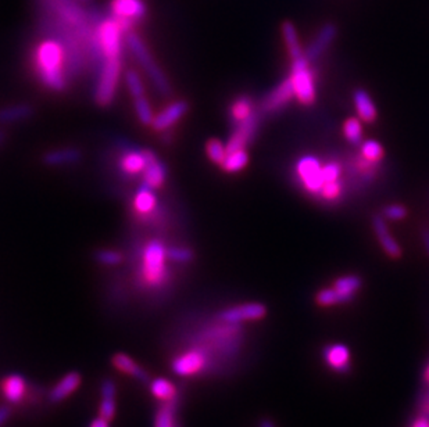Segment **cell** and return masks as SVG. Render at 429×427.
I'll return each instance as SVG.
<instances>
[{
	"instance_id": "6da1fadb",
	"label": "cell",
	"mask_w": 429,
	"mask_h": 427,
	"mask_svg": "<svg viewBox=\"0 0 429 427\" xmlns=\"http://www.w3.org/2000/svg\"><path fill=\"white\" fill-rule=\"evenodd\" d=\"M34 74L43 88L64 92L68 87L67 50L59 39H45L34 49Z\"/></svg>"
},
{
	"instance_id": "7a4b0ae2",
	"label": "cell",
	"mask_w": 429,
	"mask_h": 427,
	"mask_svg": "<svg viewBox=\"0 0 429 427\" xmlns=\"http://www.w3.org/2000/svg\"><path fill=\"white\" fill-rule=\"evenodd\" d=\"M167 245L160 239H151L139 251L138 285L147 290L161 289L169 279L167 268Z\"/></svg>"
},
{
	"instance_id": "3957f363",
	"label": "cell",
	"mask_w": 429,
	"mask_h": 427,
	"mask_svg": "<svg viewBox=\"0 0 429 427\" xmlns=\"http://www.w3.org/2000/svg\"><path fill=\"white\" fill-rule=\"evenodd\" d=\"M124 32L120 21L114 17L103 19L98 23L95 42L103 61L107 58H121Z\"/></svg>"
},
{
	"instance_id": "277c9868",
	"label": "cell",
	"mask_w": 429,
	"mask_h": 427,
	"mask_svg": "<svg viewBox=\"0 0 429 427\" xmlns=\"http://www.w3.org/2000/svg\"><path fill=\"white\" fill-rule=\"evenodd\" d=\"M121 68V58H107L102 63L94 92V99L98 106L107 107L113 103L118 89Z\"/></svg>"
},
{
	"instance_id": "5b68a950",
	"label": "cell",
	"mask_w": 429,
	"mask_h": 427,
	"mask_svg": "<svg viewBox=\"0 0 429 427\" xmlns=\"http://www.w3.org/2000/svg\"><path fill=\"white\" fill-rule=\"evenodd\" d=\"M125 41H127V45L131 49L132 54L135 56L136 61L140 64V67L145 69L146 75L149 76V79L154 85V88L157 89V92L163 96H168L171 94L169 83H168L165 75L163 74V71L160 69V67L153 60L151 54L149 53V50L145 46V43L142 42V39L136 34L128 32Z\"/></svg>"
},
{
	"instance_id": "8992f818",
	"label": "cell",
	"mask_w": 429,
	"mask_h": 427,
	"mask_svg": "<svg viewBox=\"0 0 429 427\" xmlns=\"http://www.w3.org/2000/svg\"><path fill=\"white\" fill-rule=\"evenodd\" d=\"M362 286H363L362 278L357 275L342 276L335 281L333 286L320 290L315 296V301L321 307L346 304L356 297Z\"/></svg>"
},
{
	"instance_id": "52a82bcc",
	"label": "cell",
	"mask_w": 429,
	"mask_h": 427,
	"mask_svg": "<svg viewBox=\"0 0 429 427\" xmlns=\"http://www.w3.org/2000/svg\"><path fill=\"white\" fill-rule=\"evenodd\" d=\"M308 63L310 61L306 58V56L292 60L289 76L295 89V98L303 106H313L317 96L314 75Z\"/></svg>"
},
{
	"instance_id": "ba28073f",
	"label": "cell",
	"mask_w": 429,
	"mask_h": 427,
	"mask_svg": "<svg viewBox=\"0 0 429 427\" xmlns=\"http://www.w3.org/2000/svg\"><path fill=\"white\" fill-rule=\"evenodd\" d=\"M296 174L302 186L314 197L320 193L324 178H322V164L314 155H304L296 164Z\"/></svg>"
},
{
	"instance_id": "9c48e42d",
	"label": "cell",
	"mask_w": 429,
	"mask_h": 427,
	"mask_svg": "<svg viewBox=\"0 0 429 427\" xmlns=\"http://www.w3.org/2000/svg\"><path fill=\"white\" fill-rule=\"evenodd\" d=\"M209 358L198 349H191L177 355L171 362V369L181 377L198 376L209 368Z\"/></svg>"
},
{
	"instance_id": "30bf717a",
	"label": "cell",
	"mask_w": 429,
	"mask_h": 427,
	"mask_svg": "<svg viewBox=\"0 0 429 427\" xmlns=\"http://www.w3.org/2000/svg\"><path fill=\"white\" fill-rule=\"evenodd\" d=\"M110 12L117 19L125 32L136 21H142L146 16V5L143 0H112Z\"/></svg>"
},
{
	"instance_id": "8fae6325",
	"label": "cell",
	"mask_w": 429,
	"mask_h": 427,
	"mask_svg": "<svg viewBox=\"0 0 429 427\" xmlns=\"http://www.w3.org/2000/svg\"><path fill=\"white\" fill-rule=\"evenodd\" d=\"M266 315H267L266 305H263L260 303H247V304L235 305V307H231V308L221 311L218 314L217 319L227 322V323L242 325L244 322L260 320Z\"/></svg>"
},
{
	"instance_id": "7c38bea8",
	"label": "cell",
	"mask_w": 429,
	"mask_h": 427,
	"mask_svg": "<svg viewBox=\"0 0 429 427\" xmlns=\"http://www.w3.org/2000/svg\"><path fill=\"white\" fill-rule=\"evenodd\" d=\"M295 98V89L291 78L284 79L277 88H274L260 103L259 110L262 114H275L284 110Z\"/></svg>"
},
{
	"instance_id": "4fadbf2b",
	"label": "cell",
	"mask_w": 429,
	"mask_h": 427,
	"mask_svg": "<svg viewBox=\"0 0 429 427\" xmlns=\"http://www.w3.org/2000/svg\"><path fill=\"white\" fill-rule=\"evenodd\" d=\"M260 111H254L249 118L233 127L232 135L227 142V151H235L244 149L249 143L254 140V136L259 129Z\"/></svg>"
},
{
	"instance_id": "5bb4252c",
	"label": "cell",
	"mask_w": 429,
	"mask_h": 427,
	"mask_svg": "<svg viewBox=\"0 0 429 427\" xmlns=\"http://www.w3.org/2000/svg\"><path fill=\"white\" fill-rule=\"evenodd\" d=\"M378 164L364 158L362 154L348 164V179L360 188L368 186L377 179Z\"/></svg>"
},
{
	"instance_id": "9a60e30c",
	"label": "cell",
	"mask_w": 429,
	"mask_h": 427,
	"mask_svg": "<svg viewBox=\"0 0 429 427\" xmlns=\"http://www.w3.org/2000/svg\"><path fill=\"white\" fill-rule=\"evenodd\" d=\"M146 164H147V160L145 155V150L125 146L120 155L118 168L124 177L134 178V177L143 174Z\"/></svg>"
},
{
	"instance_id": "2e32d148",
	"label": "cell",
	"mask_w": 429,
	"mask_h": 427,
	"mask_svg": "<svg viewBox=\"0 0 429 427\" xmlns=\"http://www.w3.org/2000/svg\"><path fill=\"white\" fill-rule=\"evenodd\" d=\"M188 109L189 106L185 100H177L174 103H171L164 110H161L157 116H154V120L150 127L153 128V131L165 132L187 114Z\"/></svg>"
},
{
	"instance_id": "e0dca14e",
	"label": "cell",
	"mask_w": 429,
	"mask_h": 427,
	"mask_svg": "<svg viewBox=\"0 0 429 427\" xmlns=\"http://www.w3.org/2000/svg\"><path fill=\"white\" fill-rule=\"evenodd\" d=\"M143 150H145V155L147 160L146 168L142 174L143 185H146L147 188L153 190L160 189L167 179V166L164 162H161L157 158V155L151 150H147V149H143Z\"/></svg>"
},
{
	"instance_id": "ac0fdd59",
	"label": "cell",
	"mask_w": 429,
	"mask_h": 427,
	"mask_svg": "<svg viewBox=\"0 0 429 427\" xmlns=\"http://www.w3.org/2000/svg\"><path fill=\"white\" fill-rule=\"evenodd\" d=\"M336 35H337V28L333 23L324 24L321 27V30L317 32V35L313 39V42L310 43V46L307 47V50L304 52L306 58L310 63L320 58L328 50V47L333 43Z\"/></svg>"
},
{
	"instance_id": "d6986e66",
	"label": "cell",
	"mask_w": 429,
	"mask_h": 427,
	"mask_svg": "<svg viewBox=\"0 0 429 427\" xmlns=\"http://www.w3.org/2000/svg\"><path fill=\"white\" fill-rule=\"evenodd\" d=\"M132 208H134V212L142 221L143 219L154 221L158 206H157V197H156L153 189L143 185L139 190H136L134 200H132Z\"/></svg>"
},
{
	"instance_id": "ffe728a7",
	"label": "cell",
	"mask_w": 429,
	"mask_h": 427,
	"mask_svg": "<svg viewBox=\"0 0 429 427\" xmlns=\"http://www.w3.org/2000/svg\"><path fill=\"white\" fill-rule=\"evenodd\" d=\"M373 229H374V233L382 247V250L389 255L390 259H400L401 257V248L399 245V243L395 240V237L392 236L388 225H386V221L382 215L377 214L373 217Z\"/></svg>"
},
{
	"instance_id": "44dd1931",
	"label": "cell",
	"mask_w": 429,
	"mask_h": 427,
	"mask_svg": "<svg viewBox=\"0 0 429 427\" xmlns=\"http://www.w3.org/2000/svg\"><path fill=\"white\" fill-rule=\"evenodd\" d=\"M324 360L326 365L337 373H348L352 368L350 351L345 344H329L325 347Z\"/></svg>"
},
{
	"instance_id": "7402d4cb",
	"label": "cell",
	"mask_w": 429,
	"mask_h": 427,
	"mask_svg": "<svg viewBox=\"0 0 429 427\" xmlns=\"http://www.w3.org/2000/svg\"><path fill=\"white\" fill-rule=\"evenodd\" d=\"M82 382V376L78 372H70L63 376L56 386L49 391V401L52 404H59L75 393Z\"/></svg>"
},
{
	"instance_id": "603a6c76",
	"label": "cell",
	"mask_w": 429,
	"mask_h": 427,
	"mask_svg": "<svg viewBox=\"0 0 429 427\" xmlns=\"http://www.w3.org/2000/svg\"><path fill=\"white\" fill-rule=\"evenodd\" d=\"M112 364L121 373L132 376L134 379H136L140 383H150L149 373L139 364H136L129 355H127L124 353H117L113 355Z\"/></svg>"
},
{
	"instance_id": "cb8c5ba5",
	"label": "cell",
	"mask_w": 429,
	"mask_h": 427,
	"mask_svg": "<svg viewBox=\"0 0 429 427\" xmlns=\"http://www.w3.org/2000/svg\"><path fill=\"white\" fill-rule=\"evenodd\" d=\"M2 393L8 402L20 404L27 394V380L23 375H9L2 383Z\"/></svg>"
},
{
	"instance_id": "d4e9b609",
	"label": "cell",
	"mask_w": 429,
	"mask_h": 427,
	"mask_svg": "<svg viewBox=\"0 0 429 427\" xmlns=\"http://www.w3.org/2000/svg\"><path fill=\"white\" fill-rule=\"evenodd\" d=\"M82 154L78 149L65 147V149H56L48 151L43 155V162L49 166H63V165H72L81 160Z\"/></svg>"
},
{
	"instance_id": "484cf974",
	"label": "cell",
	"mask_w": 429,
	"mask_h": 427,
	"mask_svg": "<svg viewBox=\"0 0 429 427\" xmlns=\"http://www.w3.org/2000/svg\"><path fill=\"white\" fill-rule=\"evenodd\" d=\"M355 107L357 111V116L364 122H374L377 120V107L371 99V96L364 89H357L353 95Z\"/></svg>"
},
{
	"instance_id": "4316f807",
	"label": "cell",
	"mask_w": 429,
	"mask_h": 427,
	"mask_svg": "<svg viewBox=\"0 0 429 427\" xmlns=\"http://www.w3.org/2000/svg\"><path fill=\"white\" fill-rule=\"evenodd\" d=\"M255 111V107H254V102L246 96V95H242L239 98H236L229 109H228V114H229V121L232 122V125H238L240 124L242 121H244L246 118H249L253 113Z\"/></svg>"
},
{
	"instance_id": "83f0119b",
	"label": "cell",
	"mask_w": 429,
	"mask_h": 427,
	"mask_svg": "<svg viewBox=\"0 0 429 427\" xmlns=\"http://www.w3.org/2000/svg\"><path fill=\"white\" fill-rule=\"evenodd\" d=\"M281 32H282V39L285 42V46H286V50H288L291 58L295 60V58L304 56V52L302 49L295 24L292 21H284L282 27H281Z\"/></svg>"
},
{
	"instance_id": "f1b7e54d",
	"label": "cell",
	"mask_w": 429,
	"mask_h": 427,
	"mask_svg": "<svg viewBox=\"0 0 429 427\" xmlns=\"http://www.w3.org/2000/svg\"><path fill=\"white\" fill-rule=\"evenodd\" d=\"M150 393L156 399L161 402L173 401L178 398V391H177L176 384L165 377H157V379L150 380Z\"/></svg>"
},
{
	"instance_id": "f546056e",
	"label": "cell",
	"mask_w": 429,
	"mask_h": 427,
	"mask_svg": "<svg viewBox=\"0 0 429 427\" xmlns=\"http://www.w3.org/2000/svg\"><path fill=\"white\" fill-rule=\"evenodd\" d=\"M34 114V107L31 105H14L0 109V124H14L25 121Z\"/></svg>"
},
{
	"instance_id": "4dcf8cb0",
	"label": "cell",
	"mask_w": 429,
	"mask_h": 427,
	"mask_svg": "<svg viewBox=\"0 0 429 427\" xmlns=\"http://www.w3.org/2000/svg\"><path fill=\"white\" fill-rule=\"evenodd\" d=\"M177 401H178V398H176L173 401L163 402V405L156 412L154 427H177L178 426L176 421Z\"/></svg>"
},
{
	"instance_id": "1f68e13d",
	"label": "cell",
	"mask_w": 429,
	"mask_h": 427,
	"mask_svg": "<svg viewBox=\"0 0 429 427\" xmlns=\"http://www.w3.org/2000/svg\"><path fill=\"white\" fill-rule=\"evenodd\" d=\"M247 162H249V154L244 149H240L235 151H228L227 157L224 158L221 164V168L228 174H235L244 169Z\"/></svg>"
},
{
	"instance_id": "d6a6232c",
	"label": "cell",
	"mask_w": 429,
	"mask_h": 427,
	"mask_svg": "<svg viewBox=\"0 0 429 427\" xmlns=\"http://www.w3.org/2000/svg\"><path fill=\"white\" fill-rule=\"evenodd\" d=\"M343 133L349 143L359 146L363 143V127L360 118H348L343 124Z\"/></svg>"
},
{
	"instance_id": "836d02e7",
	"label": "cell",
	"mask_w": 429,
	"mask_h": 427,
	"mask_svg": "<svg viewBox=\"0 0 429 427\" xmlns=\"http://www.w3.org/2000/svg\"><path fill=\"white\" fill-rule=\"evenodd\" d=\"M343 193V182L342 179L333 181V182H325L317 195V199L328 203H335L339 201Z\"/></svg>"
},
{
	"instance_id": "e575fe53",
	"label": "cell",
	"mask_w": 429,
	"mask_h": 427,
	"mask_svg": "<svg viewBox=\"0 0 429 427\" xmlns=\"http://www.w3.org/2000/svg\"><path fill=\"white\" fill-rule=\"evenodd\" d=\"M167 259L168 261L176 263V264H189L193 261L195 254L188 247L171 245V247H167Z\"/></svg>"
},
{
	"instance_id": "d590c367",
	"label": "cell",
	"mask_w": 429,
	"mask_h": 427,
	"mask_svg": "<svg viewBox=\"0 0 429 427\" xmlns=\"http://www.w3.org/2000/svg\"><path fill=\"white\" fill-rule=\"evenodd\" d=\"M125 83H127L128 92L134 98V100L145 96V88H143L140 75L135 69L129 68L125 71Z\"/></svg>"
},
{
	"instance_id": "8d00e7d4",
	"label": "cell",
	"mask_w": 429,
	"mask_h": 427,
	"mask_svg": "<svg viewBox=\"0 0 429 427\" xmlns=\"http://www.w3.org/2000/svg\"><path fill=\"white\" fill-rule=\"evenodd\" d=\"M360 154L373 162H381L385 151H384V147L381 146L379 142L370 139V140H366L362 143Z\"/></svg>"
},
{
	"instance_id": "74e56055",
	"label": "cell",
	"mask_w": 429,
	"mask_h": 427,
	"mask_svg": "<svg viewBox=\"0 0 429 427\" xmlns=\"http://www.w3.org/2000/svg\"><path fill=\"white\" fill-rule=\"evenodd\" d=\"M206 153L211 162L221 165L224 158L227 157V144H224L218 139H210L206 144Z\"/></svg>"
},
{
	"instance_id": "f35d334b",
	"label": "cell",
	"mask_w": 429,
	"mask_h": 427,
	"mask_svg": "<svg viewBox=\"0 0 429 427\" xmlns=\"http://www.w3.org/2000/svg\"><path fill=\"white\" fill-rule=\"evenodd\" d=\"M135 111H136V117L142 125H151V122L154 120V114H153V110H151L149 100L145 96L135 99Z\"/></svg>"
},
{
	"instance_id": "ab89813d",
	"label": "cell",
	"mask_w": 429,
	"mask_h": 427,
	"mask_svg": "<svg viewBox=\"0 0 429 427\" xmlns=\"http://www.w3.org/2000/svg\"><path fill=\"white\" fill-rule=\"evenodd\" d=\"M95 260L105 267H117L123 263V254L116 250H99L95 252Z\"/></svg>"
},
{
	"instance_id": "60d3db41",
	"label": "cell",
	"mask_w": 429,
	"mask_h": 427,
	"mask_svg": "<svg viewBox=\"0 0 429 427\" xmlns=\"http://www.w3.org/2000/svg\"><path fill=\"white\" fill-rule=\"evenodd\" d=\"M117 412V397H101L99 416L112 421Z\"/></svg>"
},
{
	"instance_id": "b9f144b4",
	"label": "cell",
	"mask_w": 429,
	"mask_h": 427,
	"mask_svg": "<svg viewBox=\"0 0 429 427\" xmlns=\"http://www.w3.org/2000/svg\"><path fill=\"white\" fill-rule=\"evenodd\" d=\"M343 174V168L339 162L336 161H329L326 164L322 165V178H324V184L325 182H333L340 179Z\"/></svg>"
},
{
	"instance_id": "7bdbcfd3",
	"label": "cell",
	"mask_w": 429,
	"mask_h": 427,
	"mask_svg": "<svg viewBox=\"0 0 429 427\" xmlns=\"http://www.w3.org/2000/svg\"><path fill=\"white\" fill-rule=\"evenodd\" d=\"M382 217L390 221H401L407 217V208L401 204H389L384 207Z\"/></svg>"
},
{
	"instance_id": "ee69618b",
	"label": "cell",
	"mask_w": 429,
	"mask_h": 427,
	"mask_svg": "<svg viewBox=\"0 0 429 427\" xmlns=\"http://www.w3.org/2000/svg\"><path fill=\"white\" fill-rule=\"evenodd\" d=\"M419 413L429 417V388L423 393L422 398H421V405H419Z\"/></svg>"
},
{
	"instance_id": "f6af8a7d",
	"label": "cell",
	"mask_w": 429,
	"mask_h": 427,
	"mask_svg": "<svg viewBox=\"0 0 429 427\" xmlns=\"http://www.w3.org/2000/svg\"><path fill=\"white\" fill-rule=\"evenodd\" d=\"M10 415H12V409L9 406H6V405L0 406V427H2L9 420Z\"/></svg>"
},
{
	"instance_id": "bcb514c9",
	"label": "cell",
	"mask_w": 429,
	"mask_h": 427,
	"mask_svg": "<svg viewBox=\"0 0 429 427\" xmlns=\"http://www.w3.org/2000/svg\"><path fill=\"white\" fill-rule=\"evenodd\" d=\"M421 240H422V244H423V250H425V252L428 254V257H429V229L428 228H423L421 230Z\"/></svg>"
},
{
	"instance_id": "7dc6e473",
	"label": "cell",
	"mask_w": 429,
	"mask_h": 427,
	"mask_svg": "<svg viewBox=\"0 0 429 427\" xmlns=\"http://www.w3.org/2000/svg\"><path fill=\"white\" fill-rule=\"evenodd\" d=\"M411 427H429V417L419 415L411 424Z\"/></svg>"
},
{
	"instance_id": "c3c4849f",
	"label": "cell",
	"mask_w": 429,
	"mask_h": 427,
	"mask_svg": "<svg viewBox=\"0 0 429 427\" xmlns=\"http://www.w3.org/2000/svg\"><path fill=\"white\" fill-rule=\"evenodd\" d=\"M90 427H110V421L99 416V417H96V419H94V420L91 421Z\"/></svg>"
},
{
	"instance_id": "681fc988",
	"label": "cell",
	"mask_w": 429,
	"mask_h": 427,
	"mask_svg": "<svg viewBox=\"0 0 429 427\" xmlns=\"http://www.w3.org/2000/svg\"><path fill=\"white\" fill-rule=\"evenodd\" d=\"M259 427H275V424H274V421L270 420V419H263V420H260Z\"/></svg>"
},
{
	"instance_id": "f907efd6",
	"label": "cell",
	"mask_w": 429,
	"mask_h": 427,
	"mask_svg": "<svg viewBox=\"0 0 429 427\" xmlns=\"http://www.w3.org/2000/svg\"><path fill=\"white\" fill-rule=\"evenodd\" d=\"M5 140H6V132H5V131H2V129H0V147L3 146Z\"/></svg>"
},
{
	"instance_id": "816d5d0a",
	"label": "cell",
	"mask_w": 429,
	"mask_h": 427,
	"mask_svg": "<svg viewBox=\"0 0 429 427\" xmlns=\"http://www.w3.org/2000/svg\"><path fill=\"white\" fill-rule=\"evenodd\" d=\"M423 379H425V382L429 384V365L426 366V369H425V372H423Z\"/></svg>"
},
{
	"instance_id": "f5cc1de1",
	"label": "cell",
	"mask_w": 429,
	"mask_h": 427,
	"mask_svg": "<svg viewBox=\"0 0 429 427\" xmlns=\"http://www.w3.org/2000/svg\"><path fill=\"white\" fill-rule=\"evenodd\" d=\"M177 427H178V426H177Z\"/></svg>"
}]
</instances>
